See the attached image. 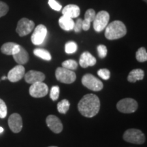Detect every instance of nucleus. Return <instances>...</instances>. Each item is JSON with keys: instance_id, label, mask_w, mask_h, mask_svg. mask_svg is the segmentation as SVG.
Listing matches in <instances>:
<instances>
[{"instance_id": "412c9836", "label": "nucleus", "mask_w": 147, "mask_h": 147, "mask_svg": "<svg viewBox=\"0 0 147 147\" xmlns=\"http://www.w3.org/2000/svg\"><path fill=\"white\" fill-rule=\"evenodd\" d=\"M34 54L39 58L46 61H50L52 59L50 53L43 49H36L34 51Z\"/></svg>"}, {"instance_id": "6ab92c4d", "label": "nucleus", "mask_w": 147, "mask_h": 147, "mask_svg": "<svg viewBox=\"0 0 147 147\" xmlns=\"http://www.w3.org/2000/svg\"><path fill=\"white\" fill-rule=\"evenodd\" d=\"M59 24L61 28L67 32L73 30L74 27V21L72 18L65 16H62L59 18Z\"/></svg>"}, {"instance_id": "c756f323", "label": "nucleus", "mask_w": 147, "mask_h": 147, "mask_svg": "<svg viewBox=\"0 0 147 147\" xmlns=\"http://www.w3.org/2000/svg\"><path fill=\"white\" fill-rule=\"evenodd\" d=\"M7 115V106L5 103L0 99V118L4 119Z\"/></svg>"}, {"instance_id": "ddd939ff", "label": "nucleus", "mask_w": 147, "mask_h": 147, "mask_svg": "<svg viewBox=\"0 0 147 147\" xmlns=\"http://www.w3.org/2000/svg\"><path fill=\"white\" fill-rule=\"evenodd\" d=\"M25 74V69L22 65H18L10 69L8 74L7 78L12 82L19 81Z\"/></svg>"}, {"instance_id": "bb28decb", "label": "nucleus", "mask_w": 147, "mask_h": 147, "mask_svg": "<svg viewBox=\"0 0 147 147\" xmlns=\"http://www.w3.org/2000/svg\"><path fill=\"white\" fill-rule=\"evenodd\" d=\"M59 96V87L58 86H53L51 89L50 97L53 101H56Z\"/></svg>"}, {"instance_id": "0eeeda50", "label": "nucleus", "mask_w": 147, "mask_h": 147, "mask_svg": "<svg viewBox=\"0 0 147 147\" xmlns=\"http://www.w3.org/2000/svg\"><path fill=\"white\" fill-rule=\"evenodd\" d=\"M110 20V15L106 11H100L95 15L93 20V29L95 32H101L105 29L108 25Z\"/></svg>"}, {"instance_id": "4be33fe9", "label": "nucleus", "mask_w": 147, "mask_h": 147, "mask_svg": "<svg viewBox=\"0 0 147 147\" xmlns=\"http://www.w3.org/2000/svg\"><path fill=\"white\" fill-rule=\"evenodd\" d=\"M16 45V43L14 42H6L3 44L1 47V53L6 55H12V51Z\"/></svg>"}, {"instance_id": "393cba45", "label": "nucleus", "mask_w": 147, "mask_h": 147, "mask_svg": "<svg viewBox=\"0 0 147 147\" xmlns=\"http://www.w3.org/2000/svg\"><path fill=\"white\" fill-rule=\"evenodd\" d=\"M62 67L69 70H75L78 67V63L73 59L66 60L62 63Z\"/></svg>"}, {"instance_id": "f257e3e1", "label": "nucleus", "mask_w": 147, "mask_h": 147, "mask_svg": "<svg viewBox=\"0 0 147 147\" xmlns=\"http://www.w3.org/2000/svg\"><path fill=\"white\" fill-rule=\"evenodd\" d=\"M78 109L82 116L88 118L95 117L100 109V101L94 94L85 95L78 104Z\"/></svg>"}, {"instance_id": "9d476101", "label": "nucleus", "mask_w": 147, "mask_h": 147, "mask_svg": "<svg viewBox=\"0 0 147 147\" xmlns=\"http://www.w3.org/2000/svg\"><path fill=\"white\" fill-rule=\"evenodd\" d=\"M47 29L44 25H38L34 28L32 38V43L34 45H40L45 42L46 37L47 36Z\"/></svg>"}, {"instance_id": "2eb2a0df", "label": "nucleus", "mask_w": 147, "mask_h": 147, "mask_svg": "<svg viewBox=\"0 0 147 147\" xmlns=\"http://www.w3.org/2000/svg\"><path fill=\"white\" fill-rule=\"evenodd\" d=\"M96 62V59L87 51L82 53L80 55V59H79V64L83 68H86L89 66L95 65Z\"/></svg>"}, {"instance_id": "5701e85b", "label": "nucleus", "mask_w": 147, "mask_h": 147, "mask_svg": "<svg viewBox=\"0 0 147 147\" xmlns=\"http://www.w3.org/2000/svg\"><path fill=\"white\" fill-rule=\"evenodd\" d=\"M69 106H70V104H69V102L68 100H63L58 103L57 108V110L59 113L66 114L67 112L68 111Z\"/></svg>"}, {"instance_id": "6e6552de", "label": "nucleus", "mask_w": 147, "mask_h": 147, "mask_svg": "<svg viewBox=\"0 0 147 147\" xmlns=\"http://www.w3.org/2000/svg\"><path fill=\"white\" fill-rule=\"evenodd\" d=\"M35 28V23L26 18H23L18 22L16 27V33L18 36L23 37L30 34Z\"/></svg>"}, {"instance_id": "1a4fd4ad", "label": "nucleus", "mask_w": 147, "mask_h": 147, "mask_svg": "<svg viewBox=\"0 0 147 147\" xmlns=\"http://www.w3.org/2000/svg\"><path fill=\"white\" fill-rule=\"evenodd\" d=\"M29 94L35 98H40L47 95L49 92V87L43 82H36L32 84L29 89Z\"/></svg>"}, {"instance_id": "7c9ffc66", "label": "nucleus", "mask_w": 147, "mask_h": 147, "mask_svg": "<svg viewBox=\"0 0 147 147\" xmlns=\"http://www.w3.org/2000/svg\"><path fill=\"white\" fill-rule=\"evenodd\" d=\"M49 5L53 10L55 11H60L62 8L61 5L56 0H49Z\"/></svg>"}, {"instance_id": "dca6fc26", "label": "nucleus", "mask_w": 147, "mask_h": 147, "mask_svg": "<svg viewBox=\"0 0 147 147\" xmlns=\"http://www.w3.org/2000/svg\"><path fill=\"white\" fill-rule=\"evenodd\" d=\"M80 8L77 5L69 4L64 7L62 10V14L63 16H67L71 18H77L80 15Z\"/></svg>"}, {"instance_id": "a878e982", "label": "nucleus", "mask_w": 147, "mask_h": 147, "mask_svg": "<svg viewBox=\"0 0 147 147\" xmlns=\"http://www.w3.org/2000/svg\"><path fill=\"white\" fill-rule=\"evenodd\" d=\"M78 46L74 42H68L65 44V51L67 54H73L77 51Z\"/></svg>"}, {"instance_id": "aec40b11", "label": "nucleus", "mask_w": 147, "mask_h": 147, "mask_svg": "<svg viewBox=\"0 0 147 147\" xmlns=\"http://www.w3.org/2000/svg\"><path fill=\"white\" fill-rule=\"evenodd\" d=\"M144 72L141 69H135L130 71L127 76V80L130 82H136L144 78Z\"/></svg>"}, {"instance_id": "9b49d317", "label": "nucleus", "mask_w": 147, "mask_h": 147, "mask_svg": "<svg viewBox=\"0 0 147 147\" xmlns=\"http://www.w3.org/2000/svg\"><path fill=\"white\" fill-rule=\"evenodd\" d=\"M8 125L12 132L19 133L23 128V120L21 115L18 113L11 115L8 119Z\"/></svg>"}, {"instance_id": "f3484780", "label": "nucleus", "mask_w": 147, "mask_h": 147, "mask_svg": "<svg viewBox=\"0 0 147 147\" xmlns=\"http://www.w3.org/2000/svg\"><path fill=\"white\" fill-rule=\"evenodd\" d=\"M95 11L93 9H88L84 14V19L82 20V29L84 31H88L91 27V22L93 21L95 17Z\"/></svg>"}, {"instance_id": "473e14b6", "label": "nucleus", "mask_w": 147, "mask_h": 147, "mask_svg": "<svg viewBox=\"0 0 147 147\" xmlns=\"http://www.w3.org/2000/svg\"><path fill=\"white\" fill-rule=\"evenodd\" d=\"M82 26V19L81 18H78L77 19L76 23H74V30L76 33H79L81 32Z\"/></svg>"}, {"instance_id": "39448f33", "label": "nucleus", "mask_w": 147, "mask_h": 147, "mask_svg": "<svg viewBox=\"0 0 147 147\" xmlns=\"http://www.w3.org/2000/svg\"><path fill=\"white\" fill-rule=\"evenodd\" d=\"M82 83L84 87L93 91H100L104 87L102 82L91 74L84 75L82 78Z\"/></svg>"}, {"instance_id": "f704fd0d", "label": "nucleus", "mask_w": 147, "mask_h": 147, "mask_svg": "<svg viewBox=\"0 0 147 147\" xmlns=\"http://www.w3.org/2000/svg\"><path fill=\"white\" fill-rule=\"evenodd\" d=\"M7 78V76H3L2 78H1V80H5V79Z\"/></svg>"}, {"instance_id": "cd10ccee", "label": "nucleus", "mask_w": 147, "mask_h": 147, "mask_svg": "<svg viewBox=\"0 0 147 147\" xmlns=\"http://www.w3.org/2000/svg\"><path fill=\"white\" fill-rule=\"evenodd\" d=\"M97 53H98L99 57H100L101 59L105 58L108 53L107 48H106V46L103 45H99L98 47H97Z\"/></svg>"}, {"instance_id": "c9c22d12", "label": "nucleus", "mask_w": 147, "mask_h": 147, "mask_svg": "<svg viewBox=\"0 0 147 147\" xmlns=\"http://www.w3.org/2000/svg\"><path fill=\"white\" fill-rule=\"evenodd\" d=\"M49 147H57V146H49Z\"/></svg>"}, {"instance_id": "e433bc0d", "label": "nucleus", "mask_w": 147, "mask_h": 147, "mask_svg": "<svg viewBox=\"0 0 147 147\" xmlns=\"http://www.w3.org/2000/svg\"><path fill=\"white\" fill-rule=\"evenodd\" d=\"M144 1H145V2H146V1H147V0H144Z\"/></svg>"}, {"instance_id": "4468645a", "label": "nucleus", "mask_w": 147, "mask_h": 147, "mask_svg": "<svg viewBox=\"0 0 147 147\" xmlns=\"http://www.w3.org/2000/svg\"><path fill=\"white\" fill-rule=\"evenodd\" d=\"M25 80L27 83L34 84L36 82H43L45 80V75L41 71L30 70L25 74Z\"/></svg>"}, {"instance_id": "f03ea898", "label": "nucleus", "mask_w": 147, "mask_h": 147, "mask_svg": "<svg viewBox=\"0 0 147 147\" xmlns=\"http://www.w3.org/2000/svg\"><path fill=\"white\" fill-rule=\"evenodd\" d=\"M105 29V36L110 40L120 39L127 34L125 25L120 21L112 22L108 24Z\"/></svg>"}, {"instance_id": "423d86ee", "label": "nucleus", "mask_w": 147, "mask_h": 147, "mask_svg": "<svg viewBox=\"0 0 147 147\" xmlns=\"http://www.w3.org/2000/svg\"><path fill=\"white\" fill-rule=\"evenodd\" d=\"M138 107V102L132 98H124L119 101L117 104V108L122 113L129 114L136 111Z\"/></svg>"}, {"instance_id": "20e7f679", "label": "nucleus", "mask_w": 147, "mask_h": 147, "mask_svg": "<svg viewBox=\"0 0 147 147\" xmlns=\"http://www.w3.org/2000/svg\"><path fill=\"white\" fill-rule=\"evenodd\" d=\"M55 76L57 80L65 84H71L76 80V76L74 71L63 67H57L55 71Z\"/></svg>"}, {"instance_id": "7ed1b4c3", "label": "nucleus", "mask_w": 147, "mask_h": 147, "mask_svg": "<svg viewBox=\"0 0 147 147\" xmlns=\"http://www.w3.org/2000/svg\"><path fill=\"white\" fill-rule=\"evenodd\" d=\"M123 139L126 142L136 144H142L144 143L146 138L142 131L137 129H129L123 134Z\"/></svg>"}, {"instance_id": "b1692460", "label": "nucleus", "mask_w": 147, "mask_h": 147, "mask_svg": "<svg viewBox=\"0 0 147 147\" xmlns=\"http://www.w3.org/2000/svg\"><path fill=\"white\" fill-rule=\"evenodd\" d=\"M136 57L138 61L144 62L147 61V52L144 47H141L138 50L136 54Z\"/></svg>"}, {"instance_id": "72a5a7b5", "label": "nucleus", "mask_w": 147, "mask_h": 147, "mask_svg": "<svg viewBox=\"0 0 147 147\" xmlns=\"http://www.w3.org/2000/svg\"><path fill=\"white\" fill-rule=\"evenodd\" d=\"M3 131V127H0V134L2 133Z\"/></svg>"}, {"instance_id": "2f4dec72", "label": "nucleus", "mask_w": 147, "mask_h": 147, "mask_svg": "<svg viewBox=\"0 0 147 147\" xmlns=\"http://www.w3.org/2000/svg\"><path fill=\"white\" fill-rule=\"evenodd\" d=\"M9 10L8 5L5 2L0 1V18L5 16Z\"/></svg>"}, {"instance_id": "a211bd4d", "label": "nucleus", "mask_w": 147, "mask_h": 147, "mask_svg": "<svg viewBox=\"0 0 147 147\" xmlns=\"http://www.w3.org/2000/svg\"><path fill=\"white\" fill-rule=\"evenodd\" d=\"M13 56L14 59L17 63L18 65H24V64L27 63L29 61V54L27 52V51L24 49L23 47H21L20 51L17 54L12 55Z\"/></svg>"}, {"instance_id": "c85d7f7f", "label": "nucleus", "mask_w": 147, "mask_h": 147, "mask_svg": "<svg viewBox=\"0 0 147 147\" xmlns=\"http://www.w3.org/2000/svg\"><path fill=\"white\" fill-rule=\"evenodd\" d=\"M97 74L104 80H108L110 77V71L108 69H100L97 71Z\"/></svg>"}, {"instance_id": "f8f14e48", "label": "nucleus", "mask_w": 147, "mask_h": 147, "mask_svg": "<svg viewBox=\"0 0 147 147\" xmlns=\"http://www.w3.org/2000/svg\"><path fill=\"white\" fill-rule=\"evenodd\" d=\"M46 123L49 129L55 134H59L63 130V124L57 117L55 115L48 116Z\"/></svg>"}]
</instances>
